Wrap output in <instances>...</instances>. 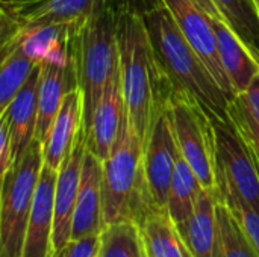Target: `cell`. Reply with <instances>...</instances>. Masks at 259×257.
Here are the masks:
<instances>
[{
  "label": "cell",
  "mask_w": 259,
  "mask_h": 257,
  "mask_svg": "<svg viewBox=\"0 0 259 257\" xmlns=\"http://www.w3.org/2000/svg\"><path fill=\"white\" fill-rule=\"evenodd\" d=\"M83 126V97L82 91L74 86L62 101L58 115L42 144V159L52 170H59L62 162L73 150Z\"/></svg>",
  "instance_id": "obj_14"
},
{
  "label": "cell",
  "mask_w": 259,
  "mask_h": 257,
  "mask_svg": "<svg viewBox=\"0 0 259 257\" xmlns=\"http://www.w3.org/2000/svg\"><path fill=\"white\" fill-rule=\"evenodd\" d=\"M202 191L199 179L179 153L167 200V211L176 227H181L190 218Z\"/></svg>",
  "instance_id": "obj_20"
},
{
  "label": "cell",
  "mask_w": 259,
  "mask_h": 257,
  "mask_svg": "<svg viewBox=\"0 0 259 257\" xmlns=\"http://www.w3.org/2000/svg\"><path fill=\"white\" fill-rule=\"evenodd\" d=\"M226 115L259 171V123L250 114L240 95H235L228 103Z\"/></svg>",
  "instance_id": "obj_25"
},
{
  "label": "cell",
  "mask_w": 259,
  "mask_h": 257,
  "mask_svg": "<svg viewBox=\"0 0 259 257\" xmlns=\"http://www.w3.org/2000/svg\"><path fill=\"white\" fill-rule=\"evenodd\" d=\"M225 23L259 64V12L253 0H214Z\"/></svg>",
  "instance_id": "obj_21"
},
{
  "label": "cell",
  "mask_w": 259,
  "mask_h": 257,
  "mask_svg": "<svg viewBox=\"0 0 259 257\" xmlns=\"http://www.w3.org/2000/svg\"><path fill=\"white\" fill-rule=\"evenodd\" d=\"M117 47L126 115L144 147L176 88L158 64L143 15L127 12L118 18Z\"/></svg>",
  "instance_id": "obj_1"
},
{
  "label": "cell",
  "mask_w": 259,
  "mask_h": 257,
  "mask_svg": "<svg viewBox=\"0 0 259 257\" xmlns=\"http://www.w3.org/2000/svg\"><path fill=\"white\" fill-rule=\"evenodd\" d=\"M58 171L42 164L27 218L21 257H52V232L55 215V186Z\"/></svg>",
  "instance_id": "obj_12"
},
{
  "label": "cell",
  "mask_w": 259,
  "mask_h": 257,
  "mask_svg": "<svg viewBox=\"0 0 259 257\" xmlns=\"http://www.w3.org/2000/svg\"><path fill=\"white\" fill-rule=\"evenodd\" d=\"M143 18L158 64L175 88L194 95L209 115L226 118V108L231 100L179 30L167 6L159 2Z\"/></svg>",
  "instance_id": "obj_2"
},
{
  "label": "cell",
  "mask_w": 259,
  "mask_h": 257,
  "mask_svg": "<svg viewBox=\"0 0 259 257\" xmlns=\"http://www.w3.org/2000/svg\"><path fill=\"white\" fill-rule=\"evenodd\" d=\"M222 198L220 189H203L190 218L178 227L182 239L194 257H212L217 236L215 206Z\"/></svg>",
  "instance_id": "obj_17"
},
{
  "label": "cell",
  "mask_w": 259,
  "mask_h": 257,
  "mask_svg": "<svg viewBox=\"0 0 259 257\" xmlns=\"http://www.w3.org/2000/svg\"><path fill=\"white\" fill-rule=\"evenodd\" d=\"M12 165H14V156H12L11 129L5 111L0 115V180H3V177L8 174Z\"/></svg>",
  "instance_id": "obj_29"
},
{
  "label": "cell",
  "mask_w": 259,
  "mask_h": 257,
  "mask_svg": "<svg viewBox=\"0 0 259 257\" xmlns=\"http://www.w3.org/2000/svg\"><path fill=\"white\" fill-rule=\"evenodd\" d=\"M253 3H255V6H256V9H258L259 12V0H253Z\"/></svg>",
  "instance_id": "obj_33"
},
{
  "label": "cell",
  "mask_w": 259,
  "mask_h": 257,
  "mask_svg": "<svg viewBox=\"0 0 259 257\" xmlns=\"http://www.w3.org/2000/svg\"><path fill=\"white\" fill-rule=\"evenodd\" d=\"M87 151V141L83 130L80 132L73 150L58 170L55 186V215L52 232L53 256L71 239V223L79 192L80 174ZM52 256V257H53Z\"/></svg>",
  "instance_id": "obj_11"
},
{
  "label": "cell",
  "mask_w": 259,
  "mask_h": 257,
  "mask_svg": "<svg viewBox=\"0 0 259 257\" xmlns=\"http://www.w3.org/2000/svg\"><path fill=\"white\" fill-rule=\"evenodd\" d=\"M170 109L181 156L203 189H217L215 130L209 112L185 89H175Z\"/></svg>",
  "instance_id": "obj_5"
},
{
  "label": "cell",
  "mask_w": 259,
  "mask_h": 257,
  "mask_svg": "<svg viewBox=\"0 0 259 257\" xmlns=\"http://www.w3.org/2000/svg\"><path fill=\"white\" fill-rule=\"evenodd\" d=\"M244 105L249 108L250 114L255 117V120L259 123V73L255 74L252 82L249 83L247 89L243 94H238Z\"/></svg>",
  "instance_id": "obj_30"
},
{
  "label": "cell",
  "mask_w": 259,
  "mask_h": 257,
  "mask_svg": "<svg viewBox=\"0 0 259 257\" xmlns=\"http://www.w3.org/2000/svg\"><path fill=\"white\" fill-rule=\"evenodd\" d=\"M215 130L217 185L222 195H232L259 214V171L231 121L211 115Z\"/></svg>",
  "instance_id": "obj_7"
},
{
  "label": "cell",
  "mask_w": 259,
  "mask_h": 257,
  "mask_svg": "<svg viewBox=\"0 0 259 257\" xmlns=\"http://www.w3.org/2000/svg\"><path fill=\"white\" fill-rule=\"evenodd\" d=\"M0 189H2V180H0ZM0 257H9L5 253V250H3V245H2V235H0Z\"/></svg>",
  "instance_id": "obj_32"
},
{
  "label": "cell",
  "mask_w": 259,
  "mask_h": 257,
  "mask_svg": "<svg viewBox=\"0 0 259 257\" xmlns=\"http://www.w3.org/2000/svg\"><path fill=\"white\" fill-rule=\"evenodd\" d=\"M124 117L126 106L121 88L120 65L117 64L94 109L91 123L83 132L87 150L97 156L100 161H105L118 138Z\"/></svg>",
  "instance_id": "obj_10"
},
{
  "label": "cell",
  "mask_w": 259,
  "mask_h": 257,
  "mask_svg": "<svg viewBox=\"0 0 259 257\" xmlns=\"http://www.w3.org/2000/svg\"><path fill=\"white\" fill-rule=\"evenodd\" d=\"M38 86L39 62L35 65L30 76L6 109V117L11 129L14 162H17L24 155V151L35 139L38 120Z\"/></svg>",
  "instance_id": "obj_16"
},
{
  "label": "cell",
  "mask_w": 259,
  "mask_h": 257,
  "mask_svg": "<svg viewBox=\"0 0 259 257\" xmlns=\"http://www.w3.org/2000/svg\"><path fill=\"white\" fill-rule=\"evenodd\" d=\"M222 200L228 204L234 217L237 218L238 224L241 226L243 232L249 238L250 244L259 254V214L252 209L247 203L232 197V195H222Z\"/></svg>",
  "instance_id": "obj_27"
},
{
  "label": "cell",
  "mask_w": 259,
  "mask_h": 257,
  "mask_svg": "<svg viewBox=\"0 0 259 257\" xmlns=\"http://www.w3.org/2000/svg\"><path fill=\"white\" fill-rule=\"evenodd\" d=\"M211 20L215 30L219 56L226 71V76L232 85L235 95L243 94L255 77V74L259 73V64L225 21L219 18Z\"/></svg>",
  "instance_id": "obj_18"
},
{
  "label": "cell",
  "mask_w": 259,
  "mask_h": 257,
  "mask_svg": "<svg viewBox=\"0 0 259 257\" xmlns=\"http://www.w3.org/2000/svg\"><path fill=\"white\" fill-rule=\"evenodd\" d=\"M161 2L167 6L179 30L184 33V36L188 39V42L202 58V61L211 71L212 77L225 91L226 97L232 100L235 97V92L232 89V85L226 76V71L219 56L217 38H215V30L211 17L194 0H161Z\"/></svg>",
  "instance_id": "obj_9"
},
{
  "label": "cell",
  "mask_w": 259,
  "mask_h": 257,
  "mask_svg": "<svg viewBox=\"0 0 259 257\" xmlns=\"http://www.w3.org/2000/svg\"><path fill=\"white\" fill-rule=\"evenodd\" d=\"M97 257H147L138 224L129 220L106 224L99 236Z\"/></svg>",
  "instance_id": "obj_23"
},
{
  "label": "cell",
  "mask_w": 259,
  "mask_h": 257,
  "mask_svg": "<svg viewBox=\"0 0 259 257\" xmlns=\"http://www.w3.org/2000/svg\"><path fill=\"white\" fill-rule=\"evenodd\" d=\"M103 227L102 161L87 150L73 214L71 239L99 235Z\"/></svg>",
  "instance_id": "obj_13"
},
{
  "label": "cell",
  "mask_w": 259,
  "mask_h": 257,
  "mask_svg": "<svg viewBox=\"0 0 259 257\" xmlns=\"http://www.w3.org/2000/svg\"><path fill=\"white\" fill-rule=\"evenodd\" d=\"M147 257H194L167 208L153 206L138 223Z\"/></svg>",
  "instance_id": "obj_19"
},
{
  "label": "cell",
  "mask_w": 259,
  "mask_h": 257,
  "mask_svg": "<svg viewBox=\"0 0 259 257\" xmlns=\"http://www.w3.org/2000/svg\"><path fill=\"white\" fill-rule=\"evenodd\" d=\"M120 17L112 9L103 8L79 23L68 24V61L76 86L83 97V132L118 64L117 26Z\"/></svg>",
  "instance_id": "obj_3"
},
{
  "label": "cell",
  "mask_w": 259,
  "mask_h": 257,
  "mask_svg": "<svg viewBox=\"0 0 259 257\" xmlns=\"http://www.w3.org/2000/svg\"><path fill=\"white\" fill-rule=\"evenodd\" d=\"M194 2H196L199 6H202L203 11H205L211 18H219V20L225 21V20H223V15H222L220 9L217 8V5H215L214 0H194Z\"/></svg>",
  "instance_id": "obj_31"
},
{
  "label": "cell",
  "mask_w": 259,
  "mask_h": 257,
  "mask_svg": "<svg viewBox=\"0 0 259 257\" xmlns=\"http://www.w3.org/2000/svg\"><path fill=\"white\" fill-rule=\"evenodd\" d=\"M36 64L38 61L18 47L0 65V115L8 109Z\"/></svg>",
  "instance_id": "obj_24"
},
{
  "label": "cell",
  "mask_w": 259,
  "mask_h": 257,
  "mask_svg": "<svg viewBox=\"0 0 259 257\" xmlns=\"http://www.w3.org/2000/svg\"><path fill=\"white\" fill-rule=\"evenodd\" d=\"M42 164V144L33 139L2 180L0 235L3 250L9 257H21L23 253L27 218Z\"/></svg>",
  "instance_id": "obj_6"
},
{
  "label": "cell",
  "mask_w": 259,
  "mask_h": 257,
  "mask_svg": "<svg viewBox=\"0 0 259 257\" xmlns=\"http://www.w3.org/2000/svg\"><path fill=\"white\" fill-rule=\"evenodd\" d=\"M76 86L70 62L61 64L55 61L39 62V86H38V120L35 139L44 141L62 101L70 89Z\"/></svg>",
  "instance_id": "obj_15"
},
{
  "label": "cell",
  "mask_w": 259,
  "mask_h": 257,
  "mask_svg": "<svg viewBox=\"0 0 259 257\" xmlns=\"http://www.w3.org/2000/svg\"><path fill=\"white\" fill-rule=\"evenodd\" d=\"M217 236L212 257H259L237 218L220 198L215 206Z\"/></svg>",
  "instance_id": "obj_22"
},
{
  "label": "cell",
  "mask_w": 259,
  "mask_h": 257,
  "mask_svg": "<svg viewBox=\"0 0 259 257\" xmlns=\"http://www.w3.org/2000/svg\"><path fill=\"white\" fill-rule=\"evenodd\" d=\"M23 30L11 14L6 0H0V65L21 47Z\"/></svg>",
  "instance_id": "obj_26"
},
{
  "label": "cell",
  "mask_w": 259,
  "mask_h": 257,
  "mask_svg": "<svg viewBox=\"0 0 259 257\" xmlns=\"http://www.w3.org/2000/svg\"><path fill=\"white\" fill-rule=\"evenodd\" d=\"M102 194L105 226L126 220L138 224L156 206L146 180L144 147L127 115L109 156L102 161Z\"/></svg>",
  "instance_id": "obj_4"
},
{
  "label": "cell",
  "mask_w": 259,
  "mask_h": 257,
  "mask_svg": "<svg viewBox=\"0 0 259 257\" xmlns=\"http://www.w3.org/2000/svg\"><path fill=\"white\" fill-rule=\"evenodd\" d=\"M99 235H91L80 239H70L53 257H97Z\"/></svg>",
  "instance_id": "obj_28"
},
{
  "label": "cell",
  "mask_w": 259,
  "mask_h": 257,
  "mask_svg": "<svg viewBox=\"0 0 259 257\" xmlns=\"http://www.w3.org/2000/svg\"><path fill=\"white\" fill-rule=\"evenodd\" d=\"M179 148L175 136L170 105L155 118L149 139L144 145V173L153 203L167 208L168 191L175 173Z\"/></svg>",
  "instance_id": "obj_8"
}]
</instances>
